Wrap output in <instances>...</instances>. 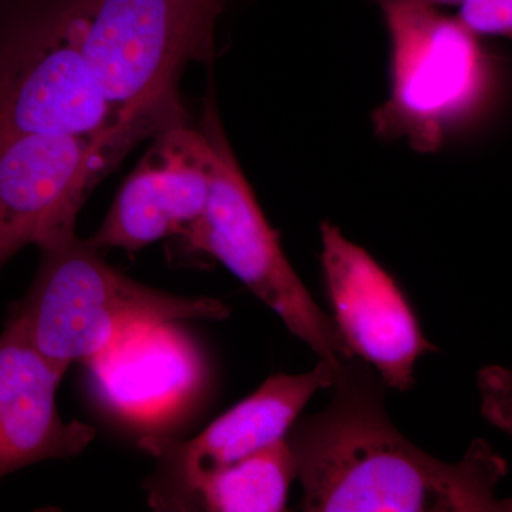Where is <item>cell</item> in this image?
<instances>
[{"label": "cell", "mask_w": 512, "mask_h": 512, "mask_svg": "<svg viewBox=\"0 0 512 512\" xmlns=\"http://www.w3.org/2000/svg\"><path fill=\"white\" fill-rule=\"evenodd\" d=\"M332 400L299 416L285 440L296 461L306 512H510L495 488L507 461L483 439L458 463L414 446L384 407L382 379L359 357L336 370Z\"/></svg>", "instance_id": "cell-1"}, {"label": "cell", "mask_w": 512, "mask_h": 512, "mask_svg": "<svg viewBox=\"0 0 512 512\" xmlns=\"http://www.w3.org/2000/svg\"><path fill=\"white\" fill-rule=\"evenodd\" d=\"M77 45L121 126L144 138L187 123L178 84L211 62L229 0H64Z\"/></svg>", "instance_id": "cell-2"}, {"label": "cell", "mask_w": 512, "mask_h": 512, "mask_svg": "<svg viewBox=\"0 0 512 512\" xmlns=\"http://www.w3.org/2000/svg\"><path fill=\"white\" fill-rule=\"evenodd\" d=\"M35 279L10 319L33 346L66 373L89 363L147 326L185 320H224L229 308L218 299L187 298L150 288L121 274L76 229L37 245Z\"/></svg>", "instance_id": "cell-3"}, {"label": "cell", "mask_w": 512, "mask_h": 512, "mask_svg": "<svg viewBox=\"0 0 512 512\" xmlns=\"http://www.w3.org/2000/svg\"><path fill=\"white\" fill-rule=\"evenodd\" d=\"M380 9L390 43V92L372 113L376 136L439 153L493 113L497 59L439 8L400 2Z\"/></svg>", "instance_id": "cell-4"}, {"label": "cell", "mask_w": 512, "mask_h": 512, "mask_svg": "<svg viewBox=\"0 0 512 512\" xmlns=\"http://www.w3.org/2000/svg\"><path fill=\"white\" fill-rule=\"evenodd\" d=\"M63 0H0V140L49 134L133 147L101 92Z\"/></svg>", "instance_id": "cell-5"}, {"label": "cell", "mask_w": 512, "mask_h": 512, "mask_svg": "<svg viewBox=\"0 0 512 512\" xmlns=\"http://www.w3.org/2000/svg\"><path fill=\"white\" fill-rule=\"evenodd\" d=\"M200 126L211 146L210 191L201 217L180 238L190 251L211 256L237 276L335 373L355 355L286 258L278 232L266 220L228 143L212 99L205 104Z\"/></svg>", "instance_id": "cell-6"}, {"label": "cell", "mask_w": 512, "mask_h": 512, "mask_svg": "<svg viewBox=\"0 0 512 512\" xmlns=\"http://www.w3.org/2000/svg\"><path fill=\"white\" fill-rule=\"evenodd\" d=\"M130 148L67 134L0 140V269L20 249L76 229L84 201Z\"/></svg>", "instance_id": "cell-7"}, {"label": "cell", "mask_w": 512, "mask_h": 512, "mask_svg": "<svg viewBox=\"0 0 512 512\" xmlns=\"http://www.w3.org/2000/svg\"><path fill=\"white\" fill-rule=\"evenodd\" d=\"M320 238L326 292L340 335L387 389L407 392L416 384L419 359L439 348L424 338L402 289L369 252L329 221L320 224Z\"/></svg>", "instance_id": "cell-8"}, {"label": "cell", "mask_w": 512, "mask_h": 512, "mask_svg": "<svg viewBox=\"0 0 512 512\" xmlns=\"http://www.w3.org/2000/svg\"><path fill=\"white\" fill-rule=\"evenodd\" d=\"M211 146L201 126L164 128L121 185L89 239L97 249L127 252L185 234L201 217L210 191Z\"/></svg>", "instance_id": "cell-9"}, {"label": "cell", "mask_w": 512, "mask_h": 512, "mask_svg": "<svg viewBox=\"0 0 512 512\" xmlns=\"http://www.w3.org/2000/svg\"><path fill=\"white\" fill-rule=\"evenodd\" d=\"M333 380L335 373L320 362L302 375L272 376L194 439L146 437L140 446L157 460L156 474L146 485L148 501L161 510L192 478L231 466L285 439L309 400L332 387Z\"/></svg>", "instance_id": "cell-10"}, {"label": "cell", "mask_w": 512, "mask_h": 512, "mask_svg": "<svg viewBox=\"0 0 512 512\" xmlns=\"http://www.w3.org/2000/svg\"><path fill=\"white\" fill-rule=\"evenodd\" d=\"M64 373L10 319L0 335V480L20 468L79 456L96 429L64 421L56 392Z\"/></svg>", "instance_id": "cell-11"}, {"label": "cell", "mask_w": 512, "mask_h": 512, "mask_svg": "<svg viewBox=\"0 0 512 512\" xmlns=\"http://www.w3.org/2000/svg\"><path fill=\"white\" fill-rule=\"evenodd\" d=\"M175 325L138 329L87 363L100 396L116 412L134 419L158 416L195 387L200 357Z\"/></svg>", "instance_id": "cell-12"}, {"label": "cell", "mask_w": 512, "mask_h": 512, "mask_svg": "<svg viewBox=\"0 0 512 512\" xmlns=\"http://www.w3.org/2000/svg\"><path fill=\"white\" fill-rule=\"evenodd\" d=\"M296 473L295 457L282 439L238 463L192 478L161 510L282 512Z\"/></svg>", "instance_id": "cell-13"}, {"label": "cell", "mask_w": 512, "mask_h": 512, "mask_svg": "<svg viewBox=\"0 0 512 512\" xmlns=\"http://www.w3.org/2000/svg\"><path fill=\"white\" fill-rule=\"evenodd\" d=\"M457 22L478 37H511L512 0H460Z\"/></svg>", "instance_id": "cell-14"}, {"label": "cell", "mask_w": 512, "mask_h": 512, "mask_svg": "<svg viewBox=\"0 0 512 512\" xmlns=\"http://www.w3.org/2000/svg\"><path fill=\"white\" fill-rule=\"evenodd\" d=\"M377 5L384 6L389 3H419V5L431 6V8H441V6L458 5L460 0H375Z\"/></svg>", "instance_id": "cell-15"}]
</instances>
